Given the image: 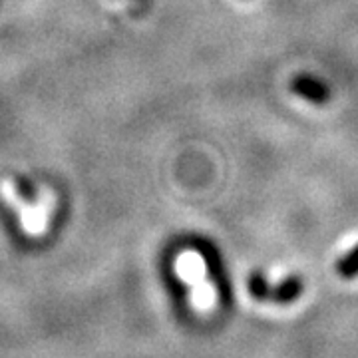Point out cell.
<instances>
[{"label": "cell", "mask_w": 358, "mask_h": 358, "mask_svg": "<svg viewBox=\"0 0 358 358\" xmlns=\"http://www.w3.org/2000/svg\"><path fill=\"white\" fill-rule=\"evenodd\" d=\"M199 251H201V257L205 259V265H207V271H209V277L211 281L215 285L217 289L219 299L223 303H229L231 299V289H229V281H227V275H225V265L219 257L217 249L213 245H199Z\"/></svg>", "instance_id": "1"}, {"label": "cell", "mask_w": 358, "mask_h": 358, "mask_svg": "<svg viewBox=\"0 0 358 358\" xmlns=\"http://www.w3.org/2000/svg\"><path fill=\"white\" fill-rule=\"evenodd\" d=\"M336 271H338V275L343 279H355V277H358V245L338 261Z\"/></svg>", "instance_id": "6"}, {"label": "cell", "mask_w": 358, "mask_h": 358, "mask_svg": "<svg viewBox=\"0 0 358 358\" xmlns=\"http://www.w3.org/2000/svg\"><path fill=\"white\" fill-rule=\"evenodd\" d=\"M303 294V281L296 275L285 277L281 282H277L271 289V301L275 305H291Z\"/></svg>", "instance_id": "3"}, {"label": "cell", "mask_w": 358, "mask_h": 358, "mask_svg": "<svg viewBox=\"0 0 358 358\" xmlns=\"http://www.w3.org/2000/svg\"><path fill=\"white\" fill-rule=\"evenodd\" d=\"M14 187H16V193L18 197L26 201V203H36L38 201V192H36V185L30 181V179L22 176V173H16L13 178Z\"/></svg>", "instance_id": "5"}, {"label": "cell", "mask_w": 358, "mask_h": 358, "mask_svg": "<svg viewBox=\"0 0 358 358\" xmlns=\"http://www.w3.org/2000/svg\"><path fill=\"white\" fill-rule=\"evenodd\" d=\"M291 88L296 96H301L303 100H307L310 103H317V106H322L331 100V90L329 86L319 80V78L310 76V74H299L294 76Z\"/></svg>", "instance_id": "2"}, {"label": "cell", "mask_w": 358, "mask_h": 358, "mask_svg": "<svg viewBox=\"0 0 358 358\" xmlns=\"http://www.w3.org/2000/svg\"><path fill=\"white\" fill-rule=\"evenodd\" d=\"M247 287H249V294L255 299V301H271V282L267 281V277H265V273L263 271H253L251 273V277H249V282H247Z\"/></svg>", "instance_id": "4"}]
</instances>
